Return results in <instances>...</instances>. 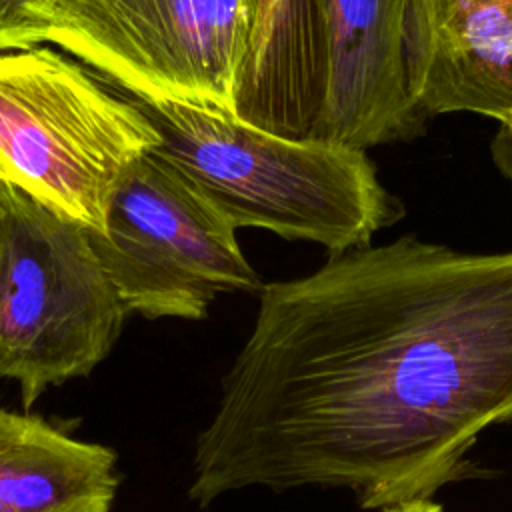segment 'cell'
<instances>
[{
  "label": "cell",
  "mask_w": 512,
  "mask_h": 512,
  "mask_svg": "<svg viewBox=\"0 0 512 512\" xmlns=\"http://www.w3.org/2000/svg\"><path fill=\"white\" fill-rule=\"evenodd\" d=\"M512 422V250L400 236L268 282L198 432L188 496L344 488L364 510L476 476Z\"/></svg>",
  "instance_id": "6da1fadb"
},
{
  "label": "cell",
  "mask_w": 512,
  "mask_h": 512,
  "mask_svg": "<svg viewBox=\"0 0 512 512\" xmlns=\"http://www.w3.org/2000/svg\"><path fill=\"white\" fill-rule=\"evenodd\" d=\"M134 100L160 136L154 152L236 230L264 228L338 256L368 246L404 214L366 150L278 136L180 102Z\"/></svg>",
  "instance_id": "7a4b0ae2"
},
{
  "label": "cell",
  "mask_w": 512,
  "mask_h": 512,
  "mask_svg": "<svg viewBox=\"0 0 512 512\" xmlns=\"http://www.w3.org/2000/svg\"><path fill=\"white\" fill-rule=\"evenodd\" d=\"M158 144L136 100L66 52H0V182L102 234L120 180Z\"/></svg>",
  "instance_id": "3957f363"
},
{
  "label": "cell",
  "mask_w": 512,
  "mask_h": 512,
  "mask_svg": "<svg viewBox=\"0 0 512 512\" xmlns=\"http://www.w3.org/2000/svg\"><path fill=\"white\" fill-rule=\"evenodd\" d=\"M128 316L92 230L0 182V378L18 384L22 408L88 376Z\"/></svg>",
  "instance_id": "277c9868"
},
{
  "label": "cell",
  "mask_w": 512,
  "mask_h": 512,
  "mask_svg": "<svg viewBox=\"0 0 512 512\" xmlns=\"http://www.w3.org/2000/svg\"><path fill=\"white\" fill-rule=\"evenodd\" d=\"M250 0H52L44 40L146 102L234 116Z\"/></svg>",
  "instance_id": "5b68a950"
},
{
  "label": "cell",
  "mask_w": 512,
  "mask_h": 512,
  "mask_svg": "<svg viewBox=\"0 0 512 512\" xmlns=\"http://www.w3.org/2000/svg\"><path fill=\"white\" fill-rule=\"evenodd\" d=\"M92 242L130 314L150 320H202L218 294L264 286L236 228L154 150L124 174Z\"/></svg>",
  "instance_id": "8992f818"
},
{
  "label": "cell",
  "mask_w": 512,
  "mask_h": 512,
  "mask_svg": "<svg viewBox=\"0 0 512 512\" xmlns=\"http://www.w3.org/2000/svg\"><path fill=\"white\" fill-rule=\"evenodd\" d=\"M324 100L310 138L366 150L422 132L426 116L408 82L410 0H316Z\"/></svg>",
  "instance_id": "52a82bcc"
},
{
  "label": "cell",
  "mask_w": 512,
  "mask_h": 512,
  "mask_svg": "<svg viewBox=\"0 0 512 512\" xmlns=\"http://www.w3.org/2000/svg\"><path fill=\"white\" fill-rule=\"evenodd\" d=\"M410 92L428 118L512 108V0H410Z\"/></svg>",
  "instance_id": "ba28073f"
},
{
  "label": "cell",
  "mask_w": 512,
  "mask_h": 512,
  "mask_svg": "<svg viewBox=\"0 0 512 512\" xmlns=\"http://www.w3.org/2000/svg\"><path fill=\"white\" fill-rule=\"evenodd\" d=\"M118 454L34 412L0 408V512H110Z\"/></svg>",
  "instance_id": "9c48e42d"
},
{
  "label": "cell",
  "mask_w": 512,
  "mask_h": 512,
  "mask_svg": "<svg viewBox=\"0 0 512 512\" xmlns=\"http://www.w3.org/2000/svg\"><path fill=\"white\" fill-rule=\"evenodd\" d=\"M496 136L490 142V152L496 168L512 182V108L502 112L498 118Z\"/></svg>",
  "instance_id": "30bf717a"
},
{
  "label": "cell",
  "mask_w": 512,
  "mask_h": 512,
  "mask_svg": "<svg viewBox=\"0 0 512 512\" xmlns=\"http://www.w3.org/2000/svg\"><path fill=\"white\" fill-rule=\"evenodd\" d=\"M376 512H444V508L434 500H412L398 506H388Z\"/></svg>",
  "instance_id": "8fae6325"
}]
</instances>
